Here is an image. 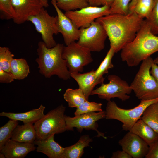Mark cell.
I'll return each instance as SVG.
<instances>
[{
  "label": "cell",
  "instance_id": "obj_10",
  "mask_svg": "<svg viewBox=\"0 0 158 158\" xmlns=\"http://www.w3.org/2000/svg\"><path fill=\"white\" fill-rule=\"evenodd\" d=\"M80 34L77 43L90 51L100 52L104 48L107 36L103 27L95 20L88 27L79 29Z\"/></svg>",
  "mask_w": 158,
  "mask_h": 158
},
{
  "label": "cell",
  "instance_id": "obj_41",
  "mask_svg": "<svg viewBox=\"0 0 158 158\" xmlns=\"http://www.w3.org/2000/svg\"><path fill=\"white\" fill-rule=\"evenodd\" d=\"M104 5H106L110 7L112 5L114 0H103Z\"/></svg>",
  "mask_w": 158,
  "mask_h": 158
},
{
  "label": "cell",
  "instance_id": "obj_23",
  "mask_svg": "<svg viewBox=\"0 0 158 158\" xmlns=\"http://www.w3.org/2000/svg\"><path fill=\"white\" fill-rule=\"evenodd\" d=\"M10 73L14 79L20 80L26 78L30 71L26 60L23 58H13L10 64Z\"/></svg>",
  "mask_w": 158,
  "mask_h": 158
},
{
  "label": "cell",
  "instance_id": "obj_11",
  "mask_svg": "<svg viewBox=\"0 0 158 158\" xmlns=\"http://www.w3.org/2000/svg\"><path fill=\"white\" fill-rule=\"evenodd\" d=\"M105 111L98 112H92L76 116L73 117L65 116V120L67 130L73 131L74 127L76 128L78 132H81L83 129L92 130L97 133V136L102 137L106 139L107 137L103 133L97 130L98 127L97 122L99 120L105 118Z\"/></svg>",
  "mask_w": 158,
  "mask_h": 158
},
{
  "label": "cell",
  "instance_id": "obj_1",
  "mask_svg": "<svg viewBox=\"0 0 158 158\" xmlns=\"http://www.w3.org/2000/svg\"><path fill=\"white\" fill-rule=\"evenodd\" d=\"M144 20L133 12L127 15L110 14L95 20L103 27L110 42V47L117 53L134 40Z\"/></svg>",
  "mask_w": 158,
  "mask_h": 158
},
{
  "label": "cell",
  "instance_id": "obj_16",
  "mask_svg": "<svg viewBox=\"0 0 158 158\" xmlns=\"http://www.w3.org/2000/svg\"><path fill=\"white\" fill-rule=\"evenodd\" d=\"M70 75L77 82L79 88L82 91L86 100L87 101L95 86L103 83L104 80V78H97L95 75V71L94 69L83 73H70Z\"/></svg>",
  "mask_w": 158,
  "mask_h": 158
},
{
  "label": "cell",
  "instance_id": "obj_29",
  "mask_svg": "<svg viewBox=\"0 0 158 158\" xmlns=\"http://www.w3.org/2000/svg\"><path fill=\"white\" fill-rule=\"evenodd\" d=\"M18 121L10 119L0 128V149L5 143L11 138L13 132L18 125Z\"/></svg>",
  "mask_w": 158,
  "mask_h": 158
},
{
  "label": "cell",
  "instance_id": "obj_15",
  "mask_svg": "<svg viewBox=\"0 0 158 158\" xmlns=\"http://www.w3.org/2000/svg\"><path fill=\"white\" fill-rule=\"evenodd\" d=\"M123 150L133 158L145 157L148 151L149 145L137 135L128 132L118 141Z\"/></svg>",
  "mask_w": 158,
  "mask_h": 158
},
{
  "label": "cell",
  "instance_id": "obj_26",
  "mask_svg": "<svg viewBox=\"0 0 158 158\" xmlns=\"http://www.w3.org/2000/svg\"><path fill=\"white\" fill-rule=\"evenodd\" d=\"M56 4L59 8L65 12L81 9L90 6L87 0H58Z\"/></svg>",
  "mask_w": 158,
  "mask_h": 158
},
{
  "label": "cell",
  "instance_id": "obj_40",
  "mask_svg": "<svg viewBox=\"0 0 158 158\" xmlns=\"http://www.w3.org/2000/svg\"><path fill=\"white\" fill-rule=\"evenodd\" d=\"M138 0H131L129 6V13L133 12L134 8Z\"/></svg>",
  "mask_w": 158,
  "mask_h": 158
},
{
  "label": "cell",
  "instance_id": "obj_32",
  "mask_svg": "<svg viewBox=\"0 0 158 158\" xmlns=\"http://www.w3.org/2000/svg\"><path fill=\"white\" fill-rule=\"evenodd\" d=\"M131 0H114L110 7V14L127 15Z\"/></svg>",
  "mask_w": 158,
  "mask_h": 158
},
{
  "label": "cell",
  "instance_id": "obj_22",
  "mask_svg": "<svg viewBox=\"0 0 158 158\" xmlns=\"http://www.w3.org/2000/svg\"><path fill=\"white\" fill-rule=\"evenodd\" d=\"M92 141L88 135L81 136L79 140L74 144L64 147L62 158H80L84 153V148Z\"/></svg>",
  "mask_w": 158,
  "mask_h": 158
},
{
  "label": "cell",
  "instance_id": "obj_39",
  "mask_svg": "<svg viewBox=\"0 0 158 158\" xmlns=\"http://www.w3.org/2000/svg\"><path fill=\"white\" fill-rule=\"evenodd\" d=\"M90 6H104V4L103 0H87Z\"/></svg>",
  "mask_w": 158,
  "mask_h": 158
},
{
  "label": "cell",
  "instance_id": "obj_12",
  "mask_svg": "<svg viewBox=\"0 0 158 158\" xmlns=\"http://www.w3.org/2000/svg\"><path fill=\"white\" fill-rule=\"evenodd\" d=\"M110 7L89 6L81 9L66 12L65 15L79 29L89 27L93 21L101 16L110 14Z\"/></svg>",
  "mask_w": 158,
  "mask_h": 158
},
{
  "label": "cell",
  "instance_id": "obj_36",
  "mask_svg": "<svg viewBox=\"0 0 158 158\" xmlns=\"http://www.w3.org/2000/svg\"><path fill=\"white\" fill-rule=\"evenodd\" d=\"M14 79L10 73L3 70L0 68V82L9 83L13 81Z\"/></svg>",
  "mask_w": 158,
  "mask_h": 158
},
{
  "label": "cell",
  "instance_id": "obj_38",
  "mask_svg": "<svg viewBox=\"0 0 158 158\" xmlns=\"http://www.w3.org/2000/svg\"><path fill=\"white\" fill-rule=\"evenodd\" d=\"M150 72L158 85V66L157 65L154 63L151 66Z\"/></svg>",
  "mask_w": 158,
  "mask_h": 158
},
{
  "label": "cell",
  "instance_id": "obj_6",
  "mask_svg": "<svg viewBox=\"0 0 158 158\" xmlns=\"http://www.w3.org/2000/svg\"><path fill=\"white\" fill-rule=\"evenodd\" d=\"M158 101V98L146 100H141L136 107L130 109H125L118 107L114 101H108L106 108L105 118L116 119L123 123L122 129L129 131L135 123L141 117L147 107Z\"/></svg>",
  "mask_w": 158,
  "mask_h": 158
},
{
  "label": "cell",
  "instance_id": "obj_30",
  "mask_svg": "<svg viewBox=\"0 0 158 158\" xmlns=\"http://www.w3.org/2000/svg\"><path fill=\"white\" fill-rule=\"evenodd\" d=\"M14 56L8 48L0 47V68L10 73V64Z\"/></svg>",
  "mask_w": 158,
  "mask_h": 158
},
{
  "label": "cell",
  "instance_id": "obj_27",
  "mask_svg": "<svg viewBox=\"0 0 158 158\" xmlns=\"http://www.w3.org/2000/svg\"><path fill=\"white\" fill-rule=\"evenodd\" d=\"M115 53L113 48L110 47L104 59L95 70V75L97 78H104L103 75L108 73L109 69L114 67L111 60Z\"/></svg>",
  "mask_w": 158,
  "mask_h": 158
},
{
  "label": "cell",
  "instance_id": "obj_37",
  "mask_svg": "<svg viewBox=\"0 0 158 158\" xmlns=\"http://www.w3.org/2000/svg\"><path fill=\"white\" fill-rule=\"evenodd\" d=\"M111 158H132V157L124 151L122 150V151L118 150L113 152Z\"/></svg>",
  "mask_w": 158,
  "mask_h": 158
},
{
  "label": "cell",
  "instance_id": "obj_17",
  "mask_svg": "<svg viewBox=\"0 0 158 158\" xmlns=\"http://www.w3.org/2000/svg\"><path fill=\"white\" fill-rule=\"evenodd\" d=\"M35 145L34 143L20 142L10 139L0 149V152L6 158H23L35 149Z\"/></svg>",
  "mask_w": 158,
  "mask_h": 158
},
{
  "label": "cell",
  "instance_id": "obj_7",
  "mask_svg": "<svg viewBox=\"0 0 158 158\" xmlns=\"http://www.w3.org/2000/svg\"><path fill=\"white\" fill-rule=\"evenodd\" d=\"M57 16H51L43 7L39 13L30 16L27 21L32 23L36 30L41 35L43 42L48 48L55 46L57 44L54 35L59 33L57 26Z\"/></svg>",
  "mask_w": 158,
  "mask_h": 158
},
{
  "label": "cell",
  "instance_id": "obj_21",
  "mask_svg": "<svg viewBox=\"0 0 158 158\" xmlns=\"http://www.w3.org/2000/svg\"><path fill=\"white\" fill-rule=\"evenodd\" d=\"M130 131L137 135L149 145L158 139V133L156 132L141 119L133 125Z\"/></svg>",
  "mask_w": 158,
  "mask_h": 158
},
{
  "label": "cell",
  "instance_id": "obj_24",
  "mask_svg": "<svg viewBox=\"0 0 158 158\" xmlns=\"http://www.w3.org/2000/svg\"><path fill=\"white\" fill-rule=\"evenodd\" d=\"M141 118L158 133V101L152 104L146 108Z\"/></svg>",
  "mask_w": 158,
  "mask_h": 158
},
{
  "label": "cell",
  "instance_id": "obj_5",
  "mask_svg": "<svg viewBox=\"0 0 158 158\" xmlns=\"http://www.w3.org/2000/svg\"><path fill=\"white\" fill-rule=\"evenodd\" d=\"M66 107L59 106L34 123L36 140L46 139L53 135L68 131L64 113Z\"/></svg>",
  "mask_w": 158,
  "mask_h": 158
},
{
  "label": "cell",
  "instance_id": "obj_19",
  "mask_svg": "<svg viewBox=\"0 0 158 158\" xmlns=\"http://www.w3.org/2000/svg\"><path fill=\"white\" fill-rule=\"evenodd\" d=\"M45 108V106L41 104L39 108L26 112L15 113L2 112L0 113V116L7 117L10 119L22 121L24 124H33L44 115Z\"/></svg>",
  "mask_w": 158,
  "mask_h": 158
},
{
  "label": "cell",
  "instance_id": "obj_14",
  "mask_svg": "<svg viewBox=\"0 0 158 158\" xmlns=\"http://www.w3.org/2000/svg\"><path fill=\"white\" fill-rule=\"evenodd\" d=\"M14 12L13 19L15 23L22 24L29 17L38 14L44 7L40 0H11Z\"/></svg>",
  "mask_w": 158,
  "mask_h": 158
},
{
  "label": "cell",
  "instance_id": "obj_45",
  "mask_svg": "<svg viewBox=\"0 0 158 158\" xmlns=\"http://www.w3.org/2000/svg\"><path fill=\"white\" fill-rule=\"evenodd\" d=\"M55 0L56 1H57L58 0Z\"/></svg>",
  "mask_w": 158,
  "mask_h": 158
},
{
  "label": "cell",
  "instance_id": "obj_34",
  "mask_svg": "<svg viewBox=\"0 0 158 158\" xmlns=\"http://www.w3.org/2000/svg\"><path fill=\"white\" fill-rule=\"evenodd\" d=\"M154 7L148 17L146 19L150 28L152 32L154 35H158V0H154Z\"/></svg>",
  "mask_w": 158,
  "mask_h": 158
},
{
  "label": "cell",
  "instance_id": "obj_3",
  "mask_svg": "<svg viewBox=\"0 0 158 158\" xmlns=\"http://www.w3.org/2000/svg\"><path fill=\"white\" fill-rule=\"evenodd\" d=\"M64 46L63 44L58 43L48 48L43 41L39 42L37 50L38 57L35 61L38 63L39 73L46 78L56 75L64 80L70 78L66 61L62 57Z\"/></svg>",
  "mask_w": 158,
  "mask_h": 158
},
{
  "label": "cell",
  "instance_id": "obj_42",
  "mask_svg": "<svg viewBox=\"0 0 158 158\" xmlns=\"http://www.w3.org/2000/svg\"><path fill=\"white\" fill-rule=\"evenodd\" d=\"M43 6L47 7L49 6L48 0H40Z\"/></svg>",
  "mask_w": 158,
  "mask_h": 158
},
{
  "label": "cell",
  "instance_id": "obj_33",
  "mask_svg": "<svg viewBox=\"0 0 158 158\" xmlns=\"http://www.w3.org/2000/svg\"><path fill=\"white\" fill-rule=\"evenodd\" d=\"M0 18L9 20L14 16V12L11 0H0Z\"/></svg>",
  "mask_w": 158,
  "mask_h": 158
},
{
  "label": "cell",
  "instance_id": "obj_18",
  "mask_svg": "<svg viewBox=\"0 0 158 158\" xmlns=\"http://www.w3.org/2000/svg\"><path fill=\"white\" fill-rule=\"evenodd\" d=\"M54 135L44 140H36L34 144L37 145V152L44 154L49 158H62L64 148L54 141Z\"/></svg>",
  "mask_w": 158,
  "mask_h": 158
},
{
  "label": "cell",
  "instance_id": "obj_8",
  "mask_svg": "<svg viewBox=\"0 0 158 158\" xmlns=\"http://www.w3.org/2000/svg\"><path fill=\"white\" fill-rule=\"evenodd\" d=\"M107 79L108 83H102L99 87L94 90L91 95H97L99 98L108 101L114 98H118L122 101L130 98L128 95L131 93L132 90L126 81L114 74L109 75Z\"/></svg>",
  "mask_w": 158,
  "mask_h": 158
},
{
  "label": "cell",
  "instance_id": "obj_43",
  "mask_svg": "<svg viewBox=\"0 0 158 158\" xmlns=\"http://www.w3.org/2000/svg\"><path fill=\"white\" fill-rule=\"evenodd\" d=\"M154 62L158 65V57H156L154 60Z\"/></svg>",
  "mask_w": 158,
  "mask_h": 158
},
{
  "label": "cell",
  "instance_id": "obj_13",
  "mask_svg": "<svg viewBox=\"0 0 158 158\" xmlns=\"http://www.w3.org/2000/svg\"><path fill=\"white\" fill-rule=\"evenodd\" d=\"M51 2L57 13V26L58 32L62 35L66 45L76 40L78 41L80 34V29L58 8L56 1L51 0Z\"/></svg>",
  "mask_w": 158,
  "mask_h": 158
},
{
  "label": "cell",
  "instance_id": "obj_35",
  "mask_svg": "<svg viewBox=\"0 0 158 158\" xmlns=\"http://www.w3.org/2000/svg\"><path fill=\"white\" fill-rule=\"evenodd\" d=\"M145 158H158V139L149 145V150Z\"/></svg>",
  "mask_w": 158,
  "mask_h": 158
},
{
  "label": "cell",
  "instance_id": "obj_9",
  "mask_svg": "<svg viewBox=\"0 0 158 158\" xmlns=\"http://www.w3.org/2000/svg\"><path fill=\"white\" fill-rule=\"evenodd\" d=\"M91 52L75 42L64 46L62 57L66 61L70 73L82 72L84 67L93 61Z\"/></svg>",
  "mask_w": 158,
  "mask_h": 158
},
{
  "label": "cell",
  "instance_id": "obj_31",
  "mask_svg": "<svg viewBox=\"0 0 158 158\" xmlns=\"http://www.w3.org/2000/svg\"><path fill=\"white\" fill-rule=\"evenodd\" d=\"M102 105L101 103L86 100L76 108L74 114L76 116L92 112L101 111H103Z\"/></svg>",
  "mask_w": 158,
  "mask_h": 158
},
{
  "label": "cell",
  "instance_id": "obj_4",
  "mask_svg": "<svg viewBox=\"0 0 158 158\" xmlns=\"http://www.w3.org/2000/svg\"><path fill=\"white\" fill-rule=\"evenodd\" d=\"M154 63L150 56L143 60L130 85L135 96L140 100L158 98V85L150 72Z\"/></svg>",
  "mask_w": 158,
  "mask_h": 158
},
{
  "label": "cell",
  "instance_id": "obj_44",
  "mask_svg": "<svg viewBox=\"0 0 158 158\" xmlns=\"http://www.w3.org/2000/svg\"><path fill=\"white\" fill-rule=\"evenodd\" d=\"M0 158H6L5 155L3 153L0 152Z\"/></svg>",
  "mask_w": 158,
  "mask_h": 158
},
{
  "label": "cell",
  "instance_id": "obj_2",
  "mask_svg": "<svg viewBox=\"0 0 158 158\" xmlns=\"http://www.w3.org/2000/svg\"><path fill=\"white\" fill-rule=\"evenodd\" d=\"M122 61L129 67L136 66L158 51V36L154 34L147 21L144 20L134 40L121 50Z\"/></svg>",
  "mask_w": 158,
  "mask_h": 158
},
{
  "label": "cell",
  "instance_id": "obj_20",
  "mask_svg": "<svg viewBox=\"0 0 158 158\" xmlns=\"http://www.w3.org/2000/svg\"><path fill=\"white\" fill-rule=\"evenodd\" d=\"M11 139L22 142L34 143L36 134L33 123L18 125L14 130Z\"/></svg>",
  "mask_w": 158,
  "mask_h": 158
},
{
  "label": "cell",
  "instance_id": "obj_28",
  "mask_svg": "<svg viewBox=\"0 0 158 158\" xmlns=\"http://www.w3.org/2000/svg\"><path fill=\"white\" fill-rule=\"evenodd\" d=\"M154 0H138L133 12L144 18H147L154 5Z\"/></svg>",
  "mask_w": 158,
  "mask_h": 158
},
{
  "label": "cell",
  "instance_id": "obj_25",
  "mask_svg": "<svg viewBox=\"0 0 158 158\" xmlns=\"http://www.w3.org/2000/svg\"><path fill=\"white\" fill-rule=\"evenodd\" d=\"M63 97L70 108H76L87 100L82 91L79 88L67 89L63 94Z\"/></svg>",
  "mask_w": 158,
  "mask_h": 158
}]
</instances>
